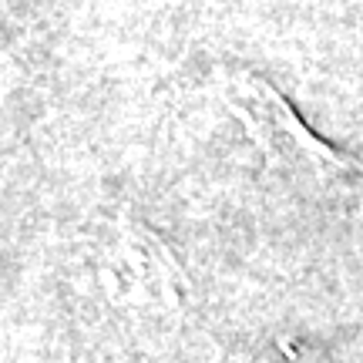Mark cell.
I'll return each instance as SVG.
<instances>
[{
  "label": "cell",
  "mask_w": 363,
  "mask_h": 363,
  "mask_svg": "<svg viewBox=\"0 0 363 363\" xmlns=\"http://www.w3.org/2000/svg\"><path fill=\"white\" fill-rule=\"evenodd\" d=\"M212 88L239 118L269 169L313 185H333L357 172V162L326 145L266 78L242 67H219Z\"/></svg>",
  "instance_id": "cell-1"
},
{
  "label": "cell",
  "mask_w": 363,
  "mask_h": 363,
  "mask_svg": "<svg viewBox=\"0 0 363 363\" xmlns=\"http://www.w3.org/2000/svg\"><path fill=\"white\" fill-rule=\"evenodd\" d=\"M98 279L111 306L148 326H172L182 316V269L145 222L118 216L98 249Z\"/></svg>",
  "instance_id": "cell-2"
},
{
  "label": "cell",
  "mask_w": 363,
  "mask_h": 363,
  "mask_svg": "<svg viewBox=\"0 0 363 363\" xmlns=\"http://www.w3.org/2000/svg\"><path fill=\"white\" fill-rule=\"evenodd\" d=\"M283 357H286V363H330V360H323L320 353L303 350V347H293V343H286L283 347Z\"/></svg>",
  "instance_id": "cell-3"
}]
</instances>
